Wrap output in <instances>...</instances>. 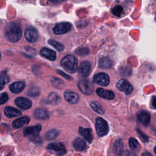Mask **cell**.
<instances>
[{
    "label": "cell",
    "instance_id": "cell-17",
    "mask_svg": "<svg viewBox=\"0 0 156 156\" xmlns=\"http://www.w3.org/2000/svg\"><path fill=\"white\" fill-rule=\"evenodd\" d=\"M96 93L101 98H102L104 99H106L108 100H112L115 98V94L113 92H112V91L104 90L101 88H98L96 90Z\"/></svg>",
    "mask_w": 156,
    "mask_h": 156
},
{
    "label": "cell",
    "instance_id": "cell-38",
    "mask_svg": "<svg viewBox=\"0 0 156 156\" xmlns=\"http://www.w3.org/2000/svg\"><path fill=\"white\" fill-rule=\"evenodd\" d=\"M120 154L121 156H134L133 154L129 151H125L124 152H122Z\"/></svg>",
    "mask_w": 156,
    "mask_h": 156
},
{
    "label": "cell",
    "instance_id": "cell-23",
    "mask_svg": "<svg viewBox=\"0 0 156 156\" xmlns=\"http://www.w3.org/2000/svg\"><path fill=\"white\" fill-rule=\"evenodd\" d=\"M48 101L51 104L56 105L60 102L61 97L57 93L52 92L49 94L48 97Z\"/></svg>",
    "mask_w": 156,
    "mask_h": 156
},
{
    "label": "cell",
    "instance_id": "cell-22",
    "mask_svg": "<svg viewBox=\"0 0 156 156\" xmlns=\"http://www.w3.org/2000/svg\"><path fill=\"white\" fill-rule=\"evenodd\" d=\"M74 149L78 151H82L87 148V145L85 141L80 138H77L73 143Z\"/></svg>",
    "mask_w": 156,
    "mask_h": 156
},
{
    "label": "cell",
    "instance_id": "cell-19",
    "mask_svg": "<svg viewBox=\"0 0 156 156\" xmlns=\"http://www.w3.org/2000/svg\"><path fill=\"white\" fill-rule=\"evenodd\" d=\"M4 114L7 118H13L18 116L22 115V113L19 110L12 107H6L4 109Z\"/></svg>",
    "mask_w": 156,
    "mask_h": 156
},
{
    "label": "cell",
    "instance_id": "cell-26",
    "mask_svg": "<svg viewBox=\"0 0 156 156\" xmlns=\"http://www.w3.org/2000/svg\"><path fill=\"white\" fill-rule=\"evenodd\" d=\"M123 142L121 139H118L115 144H114V147H113V151L116 154H120L122 152L123 149Z\"/></svg>",
    "mask_w": 156,
    "mask_h": 156
},
{
    "label": "cell",
    "instance_id": "cell-14",
    "mask_svg": "<svg viewBox=\"0 0 156 156\" xmlns=\"http://www.w3.org/2000/svg\"><path fill=\"white\" fill-rule=\"evenodd\" d=\"M64 97L66 101L70 104L77 103L79 99V96L76 93L70 90H66L64 93Z\"/></svg>",
    "mask_w": 156,
    "mask_h": 156
},
{
    "label": "cell",
    "instance_id": "cell-37",
    "mask_svg": "<svg viewBox=\"0 0 156 156\" xmlns=\"http://www.w3.org/2000/svg\"><path fill=\"white\" fill-rule=\"evenodd\" d=\"M40 93V91L38 88L34 87L32 89H30L28 91V94L30 96H38V94Z\"/></svg>",
    "mask_w": 156,
    "mask_h": 156
},
{
    "label": "cell",
    "instance_id": "cell-28",
    "mask_svg": "<svg viewBox=\"0 0 156 156\" xmlns=\"http://www.w3.org/2000/svg\"><path fill=\"white\" fill-rule=\"evenodd\" d=\"M129 144L130 148L133 150H138L140 148V144L138 141L134 138H130L129 140Z\"/></svg>",
    "mask_w": 156,
    "mask_h": 156
},
{
    "label": "cell",
    "instance_id": "cell-4",
    "mask_svg": "<svg viewBox=\"0 0 156 156\" xmlns=\"http://www.w3.org/2000/svg\"><path fill=\"white\" fill-rule=\"evenodd\" d=\"M41 130V126L38 124L34 126L26 127L23 132L24 136L27 137L30 140H35L38 136Z\"/></svg>",
    "mask_w": 156,
    "mask_h": 156
},
{
    "label": "cell",
    "instance_id": "cell-42",
    "mask_svg": "<svg viewBox=\"0 0 156 156\" xmlns=\"http://www.w3.org/2000/svg\"><path fill=\"white\" fill-rule=\"evenodd\" d=\"M155 96L153 97V99H152V102H153V105H154V108L155 107Z\"/></svg>",
    "mask_w": 156,
    "mask_h": 156
},
{
    "label": "cell",
    "instance_id": "cell-29",
    "mask_svg": "<svg viewBox=\"0 0 156 156\" xmlns=\"http://www.w3.org/2000/svg\"><path fill=\"white\" fill-rule=\"evenodd\" d=\"M9 77L5 73H2L0 74V90L4 88L5 85L9 82Z\"/></svg>",
    "mask_w": 156,
    "mask_h": 156
},
{
    "label": "cell",
    "instance_id": "cell-34",
    "mask_svg": "<svg viewBox=\"0 0 156 156\" xmlns=\"http://www.w3.org/2000/svg\"><path fill=\"white\" fill-rule=\"evenodd\" d=\"M76 52L77 54H78L79 55H80V56H85V55L88 54V53H89L88 49L87 48H85V47L77 48Z\"/></svg>",
    "mask_w": 156,
    "mask_h": 156
},
{
    "label": "cell",
    "instance_id": "cell-15",
    "mask_svg": "<svg viewBox=\"0 0 156 156\" xmlns=\"http://www.w3.org/2000/svg\"><path fill=\"white\" fill-rule=\"evenodd\" d=\"M40 54L42 57L52 61L55 60L56 58V54L55 51L47 48H43L40 50Z\"/></svg>",
    "mask_w": 156,
    "mask_h": 156
},
{
    "label": "cell",
    "instance_id": "cell-30",
    "mask_svg": "<svg viewBox=\"0 0 156 156\" xmlns=\"http://www.w3.org/2000/svg\"><path fill=\"white\" fill-rule=\"evenodd\" d=\"M58 132L56 129H52L48 132L45 135V138L47 140H51L55 138L58 135Z\"/></svg>",
    "mask_w": 156,
    "mask_h": 156
},
{
    "label": "cell",
    "instance_id": "cell-40",
    "mask_svg": "<svg viewBox=\"0 0 156 156\" xmlns=\"http://www.w3.org/2000/svg\"><path fill=\"white\" fill-rule=\"evenodd\" d=\"M49 1H50L51 2H52V3H60V2H63L65 0H48Z\"/></svg>",
    "mask_w": 156,
    "mask_h": 156
},
{
    "label": "cell",
    "instance_id": "cell-8",
    "mask_svg": "<svg viewBox=\"0 0 156 156\" xmlns=\"http://www.w3.org/2000/svg\"><path fill=\"white\" fill-rule=\"evenodd\" d=\"M116 85L118 90L124 92L126 94H129L133 90L132 85L125 79H120L117 82Z\"/></svg>",
    "mask_w": 156,
    "mask_h": 156
},
{
    "label": "cell",
    "instance_id": "cell-11",
    "mask_svg": "<svg viewBox=\"0 0 156 156\" xmlns=\"http://www.w3.org/2000/svg\"><path fill=\"white\" fill-rule=\"evenodd\" d=\"M15 103L17 107L23 110H27L32 107V101L24 97H18L15 99Z\"/></svg>",
    "mask_w": 156,
    "mask_h": 156
},
{
    "label": "cell",
    "instance_id": "cell-33",
    "mask_svg": "<svg viewBox=\"0 0 156 156\" xmlns=\"http://www.w3.org/2000/svg\"><path fill=\"white\" fill-rule=\"evenodd\" d=\"M51 82L52 85L57 88H61L64 85V83L63 82V81H62V80L55 77H53L51 79Z\"/></svg>",
    "mask_w": 156,
    "mask_h": 156
},
{
    "label": "cell",
    "instance_id": "cell-32",
    "mask_svg": "<svg viewBox=\"0 0 156 156\" xmlns=\"http://www.w3.org/2000/svg\"><path fill=\"white\" fill-rule=\"evenodd\" d=\"M112 13L118 17L121 16L123 13V9L121 5H116L112 9Z\"/></svg>",
    "mask_w": 156,
    "mask_h": 156
},
{
    "label": "cell",
    "instance_id": "cell-36",
    "mask_svg": "<svg viewBox=\"0 0 156 156\" xmlns=\"http://www.w3.org/2000/svg\"><path fill=\"white\" fill-rule=\"evenodd\" d=\"M9 100V96L6 93L0 94V105L5 104Z\"/></svg>",
    "mask_w": 156,
    "mask_h": 156
},
{
    "label": "cell",
    "instance_id": "cell-16",
    "mask_svg": "<svg viewBox=\"0 0 156 156\" xmlns=\"http://www.w3.org/2000/svg\"><path fill=\"white\" fill-rule=\"evenodd\" d=\"M25 86V82L23 81L16 82L10 85L9 90L13 93H19L23 90Z\"/></svg>",
    "mask_w": 156,
    "mask_h": 156
},
{
    "label": "cell",
    "instance_id": "cell-35",
    "mask_svg": "<svg viewBox=\"0 0 156 156\" xmlns=\"http://www.w3.org/2000/svg\"><path fill=\"white\" fill-rule=\"evenodd\" d=\"M137 133H138V136L140 138V139L143 141V142L144 143H147L149 141V137L145 135L144 133H143L141 131H140L138 129H137L136 130Z\"/></svg>",
    "mask_w": 156,
    "mask_h": 156
},
{
    "label": "cell",
    "instance_id": "cell-10",
    "mask_svg": "<svg viewBox=\"0 0 156 156\" xmlns=\"http://www.w3.org/2000/svg\"><path fill=\"white\" fill-rule=\"evenodd\" d=\"M93 80L96 83L104 87L107 86L110 82L108 76L104 73H99L96 74L93 77Z\"/></svg>",
    "mask_w": 156,
    "mask_h": 156
},
{
    "label": "cell",
    "instance_id": "cell-3",
    "mask_svg": "<svg viewBox=\"0 0 156 156\" xmlns=\"http://www.w3.org/2000/svg\"><path fill=\"white\" fill-rule=\"evenodd\" d=\"M95 128L96 133L99 136H105L108 132V126L107 121L101 117L96 119Z\"/></svg>",
    "mask_w": 156,
    "mask_h": 156
},
{
    "label": "cell",
    "instance_id": "cell-43",
    "mask_svg": "<svg viewBox=\"0 0 156 156\" xmlns=\"http://www.w3.org/2000/svg\"><path fill=\"white\" fill-rule=\"evenodd\" d=\"M1 53H0V60H1Z\"/></svg>",
    "mask_w": 156,
    "mask_h": 156
},
{
    "label": "cell",
    "instance_id": "cell-27",
    "mask_svg": "<svg viewBox=\"0 0 156 156\" xmlns=\"http://www.w3.org/2000/svg\"><path fill=\"white\" fill-rule=\"evenodd\" d=\"M48 43L50 45L52 46L54 48H55V49L58 51H62L64 49V46L57 41L53 40H49Z\"/></svg>",
    "mask_w": 156,
    "mask_h": 156
},
{
    "label": "cell",
    "instance_id": "cell-39",
    "mask_svg": "<svg viewBox=\"0 0 156 156\" xmlns=\"http://www.w3.org/2000/svg\"><path fill=\"white\" fill-rule=\"evenodd\" d=\"M58 73H59L62 76H63V77H64L65 79H71V78L69 77V76H68L67 74H65L64 73H63V72H62V71H60V70L59 71H58Z\"/></svg>",
    "mask_w": 156,
    "mask_h": 156
},
{
    "label": "cell",
    "instance_id": "cell-7",
    "mask_svg": "<svg viewBox=\"0 0 156 156\" xmlns=\"http://www.w3.org/2000/svg\"><path fill=\"white\" fill-rule=\"evenodd\" d=\"M47 149L52 151L57 155L61 156L66 154V151L64 144L62 143H52L48 145Z\"/></svg>",
    "mask_w": 156,
    "mask_h": 156
},
{
    "label": "cell",
    "instance_id": "cell-20",
    "mask_svg": "<svg viewBox=\"0 0 156 156\" xmlns=\"http://www.w3.org/2000/svg\"><path fill=\"white\" fill-rule=\"evenodd\" d=\"M30 121V118L27 116H23L15 120H14L12 122V126L14 128L18 129L23 126L28 124Z\"/></svg>",
    "mask_w": 156,
    "mask_h": 156
},
{
    "label": "cell",
    "instance_id": "cell-25",
    "mask_svg": "<svg viewBox=\"0 0 156 156\" xmlns=\"http://www.w3.org/2000/svg\"><path fill=\"white\" fill-rule=\"evenodd\" d=\"M91 107L93 108V110L96 112V113L100 114V115H103L105 112L104 108L101 106V105L97 101H93L90 104Z\"/></svg>",
    "mask_w": 156,
    "mask_h": 156
},
{
    "label": "cell",
    "instance_id": "cell-41",
    "mask_svg": "<svg viewBox=\"0 0 156 156\" xmlns=\"http://www.w3.org/2000/svg\"><path fill=\"white\" fill-rule=\"evenodd\" d=\"M141 156H152L149 152H144L142 154Z\"/></svg>",
    "mask_w": 156,
    "mask_h": 156
},
{
    "label": "cell",
    "instance_id": "cell-6",
    "mask_svg": "<svg viewBox=\"0 0 156 156\" xmlns=\"http://www.w3.org/2000/svg\"><path fill=\"white\" fill-rule=\"evenodd\" d=\"M71 29V24L68 22H62L55 24L53 32L56 35H61L68 32Z\"/></svg>",
    "mask_w": 156,
    "mask_h": 156
},
{
    "label": "cell",
    "instance_id": "cell-9",
    "mask_svg": "<svg viewBox=\"0 0 156 156\" xmlns=\"http://www.w3.org/2000/svg\"><path fill=\"white\" fill-rule=\"evenodd\" d=\"M24 36L28 42L34 43L37 40L38 37V31L33 27H27L25 30Z\"/></svg>",
    "mask_w": 156,
    "mask_h": 156
},
{
    "label": "cell",
    "instance_id": "cell-5",
    "mask_svg": "<svg viewBox=\"0 0 156 156\" xmlns=\"http://www.w3.org/2000/svg\"><path fill=\"white\" fill-rule=\"evenodd\" d=\"M79 90L86 95L91 94L94 90L93 84L87 79H82L78 83Z\"/></svg>",
    "mask_w": 156,
    "mask_h": 156
},
{
    "label": "cell",
    "instance_id": "cell-13",
    "mask_svg": "<svg viewBox=\"0 0 156 156\" xmlns=\"http://www.w3.org/2000/svg\"><path fill=\"white\" fill-rule=\"evenodd\" d=\"M91 70V65L88 62L85 61L81 63L79 68L78 72L79 74L83 77H87L90 74Z\"/></svg>",
    "mask_w": 156,
    "mask_h": 156
},
{
    "label": "cell",
    "instance_id": "cell-24",
    "mask_svg": "<svg viewBox=\"0 0 156 156\" xmlns=\"http://www.w3.org/2000/svg\"><path fill=\"white\" fill-rule=\"evenodd\" d=\"M112 66V62L108 57L101 58L99 61V66L101 68L107 69L110 68Z\"/></svg>",
    "mask_w": 156,
    "mask_h": 156
},
{
    "label": "cell",
    "instance_id": "cell-12",
    "mask_svg": "<svg viewBox=\"0 0 156 156\" xmlns=\"http://www.w3.org/2000/svg\"><path fill=\"white\" fill-rule=\"evenodd\" d=\"M136 117L138 121L142 124L144 126H149L151 120V115L147 111L144 110L140 111L137 113Z\"/></svg>",
    "mask_w": 156,
    "mask_h": 156
},
{
    "label": "cell",
    "instance_id": "cell-2",
    "mask_svg": "<svg viewBox=\"0 0 156 156\" xmlns=\"http://www.w3.org/2000/svg\"><path fill=\"white\" fill-rule=\"evenodd\" d=\"M61 66L69 73H74L78 68L77 58L72 55L65 56L60 62Z\"/></svg>",
    "mask_w": 156,
    "mask_h": 156
},
{
    "label": "cell",
    "instance_id": "cell-31",
    "mask_svg": "<svg viewBox=\"0 0 156 156\" xmlns=\"http://www.w3.org/2000/svg\"><path fill=\"white\" fill-rule=\"evenodd\" d=\"M120 73L124 76H129L131 74L132 70L128 66H121L119 69Z\"/></svg>",
    "mask_w": 156,
    "mask_h": 156
},
{
    "label": "cell",
    "instance_id": "cell-21",
    "mask_svg": "<svg viewBox=\"0 0 156 156\" xmlns=\"http://www.w3.org/2000/svg\"><path fill=\"white\" fill-rule=\"evenodd\" d=\"M34 117L38 119H47L49 117L48 112L44 108H38L34 112Z\"/></svg>",
    "mask_w": 156,
    "mask_h": 156
},
{
    "label": "cell",
    "instance_id": "cell-18",
    "mask_svg": "<svg viewBox=\"0 0 156 156\" xmlns=\"http://www.w3.org/2000/svg\"><path fill=\"white\" fill-rule=\"evenodd\" d=\"M79 132L88 143H91L93 141V136L92 135V131L91 129L80 127L79 129Z\"/></svg>",
    "mask_w": 156,
    "mask_h": 156
},
{
    "label": "cell",
    "instance_id": "cell-1",
    "mask_svg": "<svg viewBox=\"0 0 156 156\" xmlns=\"http://www.w3.org/2000/svg\"><path fill=\"white\" fill-rule=\"evenodd\" d=\"M4 34L5 38L10 42H17L21 38L22 31L21 27L16 23H10L5 27Z\"/></svg>",
    "mask_w": 156,
    "mask_h": 156
}]
</instances>
